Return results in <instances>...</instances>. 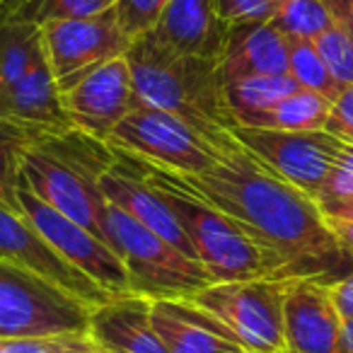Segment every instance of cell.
<instances>
[{
  "instance_id": "obj_1",
  "label": "cell",
  "mask_w": 353,
  "mask_h": 353,
  "mask_svg": "<svg viewBox=\"0 0 353 353\" xmlns=\"http://www.w3.org/2000/svg\"><path fill=\"white\" fill-rule=\"evenodd\" d=\"M141 162L170 184L203 199L240 223L288 266L290 279L332 281L339 269L353 261L319 203L281 179L242 145L225 152L206 174H176L152 162Z\"/></svg>"
},
{
  "instance_id": "obj_2",
  "label": "cell",
  "mask_w": 353,
  "mask_h": 353,
  "mask_svg": "<svg viewBox=\"0 0 353 353\" xmlns=\"http://www.w3.org/2000/svg\"><path fill=\"white\" fill-rule=\"evenodd\" d=\"M126 61L138 102L187 121L223 152L240 148L216 59L172 51L145 32L131 41Z\"/></svg>"
},
{
  "instance_id": "obj_3",
  "label": "cell",
  "mask_w": 353,
  "mask_h": 353,
  "mask_svg": "<svg viewBox=\"0 0 353 353\" xmlns=\"http://www.w3.org/2000/svg\"><path fill=\"white\" fill-rule=\"evenodd\" d=\"M126 157L138 167V172L148 182H152L162 192L187 240L192 242L196 261L211 274L213 281L290 279L288 266L261 242H256L240 223H235L230 216L218 211L203 199L170 184L141 160L131 155Z\"/></svg>"
},
{
  "instance_id": "obj_4",
  "label": "cell",
  "mask_w": 353,
  "mask_h": 353,
  "mask_svg": "<svg viewBox=\"0 0 353 353\" xmlns=\"http://www.w3.org/2000/svg\"><path fill=\"white\" fill-rule=\"evenodd\" d=\"M104 240L123 261L136 295L150 300L192 298L206 285L216 283L196 259L112 203L104 208Z\"/></svg>"
},
{
  "instance_id": "obj_5",
  "label": "cell",
  "mask_w": 353,
  "mask_h": 353,
  "mask_svg": "<svg viewBox=\"0 0 353 353\" xmlns=\"http://www.w3.org/2000/svg\"><path fill=\"white\" fill-rule=\"evenodd\" d=\"M290 279L216 281L192 300L252 353H285L283 300Z\"/></svg>"
},
{
  "instance_id": "obj_6",
  "label": "cell",
  "mask_w": 353,
  "mask_h": 353,
  "mask_svg": "<svg viewBox=\"0 0 353 353\" xmlns=\"http://www.w3.org/2000/svg\"><path fill=\"white\" fill-rule=\"evenodd\" d=\"M104 145L176 174H206L225 155L187 121L145 104L126 114Z\"/></svg>"
},
{
  "instance_id": "obj_7",
  "label": "cell",
  "mask_w": 353,
  "mask_h": 353,
  "mask_svg": "<svg viewBox=\"0 0 353 353\" xmlns=\"http://www.w3.org/2000/svg\"><path fill=\"white\" fill-rule=\"evenodd\" d=\"M232 136L271 172L317 201L329 172L346 143L329 131H276L235 126Z\"/></svg>"
},
{
  "instance_id": "obj_8",
  "label": "cell",
  "mask_w": 353,
  "mask_h": 353,
  "mask_svg": "<svg viewBox=\"0 0 353 353\" xmlns=\"http://www.w3.org/2000/svg\"><path fill=\"white\" fill-rule=\"evenodd\" d=\"M22 216L30 221V225L68 261L73 269L99 285L109 298L131 295L133 285L128 279V271L117 252L107 245V240L90 232L88 228L78 225L75 221L65 218L56 208L46 206L41 199H37L25 184L17 187Z\"/></svg>"
},
{
  "instance_id": "obj_9",
  "label": "cell",
  "mask_w": 353,
  "mask_h": 353,
  "mask_svg": "<svg viewBox=\"0 0 353 353\" xmlns=\"http://www.w3.org/2000/svg\"><path fill=\"white\" fill-rule=\"evenodd\" d=\"M39 30L44 59L59 90H65L107 61L123 59L131 46V39L119 25L114 8L94 17L46 22Z\"/></svg>"
},
{
  "instance_id": "obj_10",
  "label": "cell",
  "mask_w": 353,
  "mask_h": 353,
  "mask_svg": "<svg viewBox=\"0 0 353 353\" xmlns=\"http://www.w3.org/2000/svg\"><path fill=\"white\" fill-rule=\"evenodd\" d=\"M59 92L70 126L99 143H107L126 114L141 104L126 56L97 65Z\"/></svg>"
},
{
  "instance_id": "obj_11",
  "label": "cell",
  "mask_w": 353,
  "mask_h": 353,
  "mask_svg": "<svg viewBox=\"0 0 353 353\" xmlns=\"http://www.w3.org/2000/svg\"><path fill=\"white\" fill-rule=\"evenodd\" d=\"M0 261L25 269L39 279L54 283L73 298L83 300L90 307L107 303L109 295L94 281L83 276L78 269L68 264L34 228L25 216L12 213L0 206Z\"/></svg>"
},
{
  "instance_id": "obj_12",
  "label": "cell",
  "mask_w": 353,
  "mask_h": 353,
  "mask_svg": "<svg viewBox=\"0 0 353 353\" xmlns=\"http://www.w3.org/2000/svg\"><path fill=\"white\" fill-rule=\"evenodd\" d=\"M97 184L104 201L117 206L119 211L131 216L133 221L145 225L155 235L165 237L167 242H172L176 250L184 252L187 256L196 259L192 242L187 240V235H184L182 225L176 221L167 199L162 196V192L155 184L148 182L126 155L114 152V162L99 174Z\"/></svg>"
},
{
  "instance_id": "obj_13",
  "label": "cell",
  "mask_w": 353,
  "mask_h": 353,
  "mask_svg": "<svg viewBox=\"0 0 353 353\" xmlns=\"http://www.w3.org/2000/svg\"><path fill=\"white\" fill-rule=\"evenodd\" d=\"M343 319L332 295V281L290 279L283 300L288 353H339Z\"/></svg>"
},
{
  "instance_id": "obj_14",
  "label": "cell",
  "mask_w": 353,
  "mask_h": 353,
  "mask_svg": "<svg viewBox=\"0 0 353 353\" xmlns=\"http://www.w3.org/2000/svg\"><path fill=\"white\" fill-rule=\"evenodd\" d=\"M150 322L167 353H237L242 346L192 298L150 300ZM247 351V348H245Z\"/></svg>"
},
{
  "instance_id": "obj_15",
  "label": "cell",
  "mask_w": 353,
  "mask_h": 353,
  "mask_svg": "<svg viewBox=\"0 0 353 353\" xmlns=\"http://www.w3.org/2000/svg\"><path fill=\"white\" fill-rule=\"evenodd\" d=\"M88 332L102 353H167L150 322L145 295H119L92 307Z\"/></svg>"
},
{
  "instance_id": "obj_16",
  "label": "cell",
  "mask_w": 353,
  "mask_h": 353,
  "mask_svg": "<svg viewBox=\"0 0 353 353\" xmlns=\"http://www.w3.org/2000/svg\"><path fill=\"white\" fill-rule=\"evenodd\" d=\"M290 41L271 22H242L225 32L223 51L218 56L223 83L254 75L288 73Z\"/></svg>"
},
{
  "instance_id": "obj_17",
  "label": "cell",
  "mask_w": 353,
  "mask_h": 353,
  "mask_svg": "<svg viewBox=\"0 0 353 353\" xmlns=\"http://www.w3.org/2000/svg\"><path fill=\"white\" fill-rule=\"evenodd\" d=\"M150 32L172 51L218 61L228 25L218 17L216 0H170Z\"/></svg>"
},
{
  "instance_id": "obj_18",
  "label": "cell",
  "mask_w": 353,
  "mask_h": 353,
  "mask_svg": "<svg viewBox=\"0 0 353 353\" xmlns=\"http://www.w3.org/2000/svg\"><path fill=\"white\" fill-rule=\"evenodd\" d=\"M0 121L25 123L54 136L75 131L63 112L59 85L46 59L39 61L17 83L0 90Z\"/></svg>"
},
{
  "instance_id": "obj_19",
  "label": "cell",
  "mask_w": 353,
  "mask_h": 353,
  "mask_svg": "<svg viewBox=\"0 0 353 353\" xmlns=\"http://www.w3.org/2000/svg\"><path fill=\"white\" fill-rule=\"evenodd\" d=\"M225 85V102L237 126H250L256 114L266 112L298 90V83L285 75H254V78L230 80Z\"/></svg>"
},
{
  "instance_id": "obj_20",
  "label": "cell",
  "mask_w": 353,
  "mask_h": 353,
  "mask_svg": "<svg viewBox=\"0 0 353 353\" xmlns=\"http://www.w3.org/2000/svg\"><path fill=\"white\" fill-rule=\"evenodd\" d=\"M332 102L334 99L324 97V94L298 88L279 104L256 114L250 121V126L276 128V131H322L327 126Z\"/></svg>"
},
{
  "instance_id": "obj_21",
  "label": "cell",
  "mask_w": 353,
  "mask_h": 353,
  "mask_svg": "<svg viewBox=\"0 0 353 353\" xmlns=\"http://www.w3.org/2000/svg\"><path fill=\"white\" fill-rule=\"evenodd\" d=\"M39 61H44L39 25L0 17V90L17 83Z\"/></svg>"
},
{
  "instance_id": "obj_22",
  "label": "cell",
  "mask_w": 353,
  "mask_h": 353,
  "mask_svg": "<svg viewBox=\"0 0 353 353\" xmlns=\"http://www.w3.org/2000/svg\"><path fill=\"white\" fill-rule=\"evenodd\" d=\"M49 136L54 133L25 126V123L0 121V206L3 208L22 216L20 196H17L22 176V155L30 145Z\"/></svg>"
},
{
  "instance_id": "obj_23",
  "label": "cell",
  "mask_w": 353,
  "mask_h": 353,
  "mask_svg": "<svg viewBox=\"0 0 353 353\" xmlns=\"http://www.w3.org/2000/svg\"><path fill=\"white\" fill-rule=\"evenodd\" d=\"M119 0H0V17L46 25L70 17H94L117 8Z\"/></svg>"
},
{
  "instance_id": "obj_24",
  "label": "cell",
  "mask_w": 353,
  "mask_h": 353,
  "mask_svg": "<svg viewBox=\"0 0 353 353\" xmlns=\"http://www.w3.org/2000/svg\"><path fill=\"white\" fill-rule=\"evenodd\" d=\"M336 22L324 0H283L271 25L288 41H314Z\"/></svg>"
},
{
  "instance_id": "obj_25",
  "label": "cell",
  "mask_w": 353,
  "mask_h": 353,
  "mask_svg": "<svg viewBox=\"0 0 353 353\" xmlns=\"http://www.w3.org/2000/svg\"><path fill=\"white\" fill-rule=\"evenodd\" d=\"M288 75L298 83V88L312 90L329 99H336V94L341 92V88L334 83L332 73L324 65L314 41H290Z\"/></svg>"
},
{
  "instance_id": "obj_26",
  "label": "cell",
  "mask_w": 353,
  "mask_h": 353,
  "mask_svg": "<svg viewBox=\"0 0 353 353\" xmlns=\"http://www.w3.org/2000/svg\"><path fill=\"white\" fill-rule=\"evenodd\" d=\"M319 56H322L324 65L332 73L334 83L339 88H348L353 85V37L341 22L327 30L324 34H319L314 39Z\"/></svg>"
},
{
  "instance_id": "obj_27",
  "label": "cell",
  "mask_w": 353,
  "mask_h": 353,
  "mask_svg": "<svg viewBox=\"0 0 353 353\" xmlns=\"http://www.w3.org/2000/svg\"><path fill=\"white\" fill-rule=\"evenodd\" d=\"M0 353H102L90 332H68L54 336L0 339Z\"/></svg>"
},
{
  "instance_id": "obj_28",
  "label": "cell",
  "mask_w": 353,
  "mask_h": 353,
  "mask_svg": "<svg viewBox=\"0 0 353 353\" xmlns=\"http://www.w3.org/2000/svg\"><path fill=\"white\" fill-rule=\"evenodd\" d=\"M170 0H119L114 12L117 20L121 25V30L126 32L128 39L145 34L155 27L160 12L165 10V6Z\"/></svg>"
},
{
  "instance_id": "obj_29",
  "label": "cell",
  "mask_w": 353,
  "mask_h": 353,
  "mask_svg": "<svg viewBox=\"0 0 353 353\" xmlns=\"http://www.w3.org/2000/svg\"><path fill=\"white\" fill-rule=\"evenodd\" d=\"M283 0H216L218 17L230 25L242 22H271Z\"/></svg>"
},
{
  "instance_id": "obj_30",
  "label": "cell",
  "mask_w": 353,
  "mask_h": 353,
  "mask_svg": "<svg viewBox=\"0 0 353 353\" xmlns=\"http://www.w3.org/2000/svg\"><path fill=\"white\" fill-rule=\"evenodd\" d=\"M343 199H353V143H346L343 150L339 152L327 182L317 196V203L343 201Z\"/></svg>"
},
{
  "instance_id": "obj_31",
  "label": "cell",
  "mask_w": 353,
  "mask_h": 353,
  "mask_svg": "<svg viewBox=\"0 0 353 353\" xmlns=\"http://www.w3.org/2000/svg\"><path fill=\"white\" fill-rule=\"evenodd\" d=\"M324 131L334 133L343 143H353V85L343 88L332 102V112H329Z\"/></svg>"
},
{
  "instance_id": "obj_32",
  "label": "cell",
  "mask_w": 353,
  "mask_h": 353,
  "mask_svg": "<svg viewBox=\"0 0 353 353\" xmlns=\"http://www.w3.org/2000/svg\"><path fill=\"white\" fill-rule=\"evenodd\" d=\"M332 295H334V303H336V310H339V314H341V319L353 317V271H348L343 279L334 281Z\"/></svg>"
},
{
  "instance_id": "obj_33",
  "label": "cell",
  "mask_w": 353,
  "mask_h": 353,
  "mask_svg": "<svg viewBox=\"0 0 353 353\" xmlns=\"http://www.w3.org/2000/svg\"><path fill=\"white\" fill-rule=\"evenodd\" d=\"M324 218L327 221H339V223H353V199H343V201H329L319 203Z\"/></svg>"
},
{
  "instance_id": "obj_34",
  "label": "cell",
  "mask_w": 353,
  "mask_h": 353,
  "mask_svg": "<svg viewBox=\"0 0 353 353\" xmlns=\"http://www.w3.org/2000/svg\"><path fill=\"white\" fill-rule=\"evenodd\" d=\"M332 225L334 235L339 237L341 247L348 252V256L353 259V223H339V221H327Z\"/></svg>"
},
{
  "instance_id": "obj_35",
  "label": "cell",
  "mask_w": 353,
  "mask_h": 353,
  "mask_svg": "<svg viewBox=\"0 0 353 353\" xmlns=\"http://www.w3.org/2000/svg\"><path fill=\"white\" fill-rule=\"evenodd\" d=\"M339 353H353V317L343 319L341 336H339Z\"/></svg>"
},
{
  "instance_id": "obj_36",
  "label": "cell",
  "mask_w": 353,
  "mask_h": 353,
  "mask_svg": "<svg viewBox=\"0 0 353 353\" xmlns=\"http://www.w3.org/2000/svg\"><path fill=\"white\" fill-rule=\"evenodd\" d=\"M329 8H332V12H334V17H336L339 22H341V17H343V12H346V8H348V3L351 0H324Z\"/></svg>"
},
{
  "instance_id": "obj_37",
  "label": "cell",
  "mask_w": 353,
  "mask_h": 353,
  "mask_svg": "<svg viewBox=\"0 0 353 353\" xmlns=\"http://www.w3.org/2000/svg\"><path fill=\"white\" fill-rule=\"evenodd\" d=\"M341 25L346 27V30L351 32V37H353V0H351V3H348L346 12H343V17H341Z\"/></svg>"
},
{
  "instance_id": "obj_38",
  "label": "cell",
  "mask_w": 353,
  "mask_h": 353,
  "mask_svg": "<svg viewBox=\"0 0 353 353\" xmlns=\"http://www.w3.org/2000/svg\"><path fill=\"white\" fill-rule=\"evenodd\" d=\"M237 353H252V351H245V348H242V351H237Z\"/></svg>"
},
{
  "instance_id": "obj_39",
  "label": "cell",
  "mask_w": 353,
  "mask_h": 353,
  "mask_svg": "<svg viewBox=\"0 0 353 353\" xmlns=\"http://www.w3.org/2000/svg\"><path fill=\"white\" fill-rule=\"evenodd\" d=\"M285 353H288V351H285Z\"/></svg>"
}]
</instances>
